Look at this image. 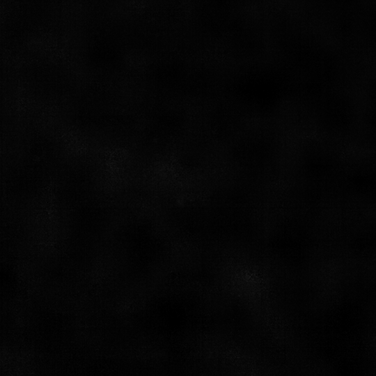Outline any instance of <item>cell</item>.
I'll list each match as a JSON object with an SVG mask.
<instances>
[]
</instances>
